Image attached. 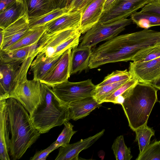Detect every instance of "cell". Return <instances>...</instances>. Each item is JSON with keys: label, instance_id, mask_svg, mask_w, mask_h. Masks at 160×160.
I'll return each instance as SVG.
<instances>
[{"label": "cell", "instance_id": "obj_2", "mask_svg": "<svg viewBox=\"0 0 160 160\" xmlns=\"http://www.w3.org/2000/svg\"><path fill=\"white\" fill-rule=\"evenodd\" d=\"M157 89L152 84L138 82L116 101L122 106L129 126L133 131L147 125L152 108L158 101Z\"/></svg>", "mask_w": 160, "mask_h": 160}, {"label": "cell", "instance_id": "obj_38", "mask_svg": "<svg viewBox=\"0 0 160 160\" xmlns=\"http://www.w3.org/2000/svg\"><path fill=\"white\" fill-rule=\"evenodd\" d=\"M84 0H74L68 9V12L78 10V9Z\"/></svg>", "mask_w": 160, "mask_h": 160}, {"label": "cell", "instance_id": "obj_27", "mask_svg": "<svg viewBox=\"0 0 160 160\" xmlns=\"http://www.w3.org/2000/svg\"><path fill=\"white\" fill-rule=\"evenodd\" d=\"M112 149L117 160H130L132 157L131 149L125 144L123 136L118 137L112 145Z\"/></svg>", "mask_w": 160, "mask_h": 160}, {"label": "cell", "instance_id": "obj_42", "mask_svg": "<svg viewBox=\"0 0 160 160\" xmlns=\"http://www.w3.org/2000/svg\"><path fill=\"white\" fill-rule=\"evenodd\" d=\"M0 46L1 45L3 42L4 38V35L3 32V29L0 28Z\"/></svg>", "mask_w": 160, "mask_h": 160}, {"label": "cell", "instance_id": "obj_1", "mask_svg": "<svg viewBox=\"0 0 160 160\" xmlns=\"http://www.w3.org/2000/svg\"><path fill=\"white\" fill-rule=\"evenodd\" d=\"M11 138L9 155L13 160L21 158L41 134L33 125L28 111L15 99H7Z\"/></svg>", "mask_w": 160, "mask_h": 160}, {"label": "cell", "instance_id": "obj_9", "mask_svg": "<svg viewBox=\"0 0 160 160\" xmlns=\"http://www.w3.org/2000/svg\"><path fill=\"white\" fill-rule=\"evenodd\" d=\"M72 49H69L62 54L50 71L40 82L52 87L68 80L71 75L70 64Z\"/></svg>", "mask_w": 160, "mask_h": 160}, {"label": "cell", "instance_id": "obj_14", "mask_svg": "<svg viewBox=\"0 0 160 160\" xmlns=\"http://www.w3.org/2000/svg\"><path fill=\"white\" fill-rule=\"evenodd\" d=\"M106 0H93L82 12L81 25L78 31L85 33L99 22L103 12Z\"/></svg>", "mask_w": 160, "mask_h": 160}, {"label": "cell", "instance_id": "obj_22", "mask_svg": "<svg viewBox=\"0 0 160 160\" xmlns=\"http://www.w3.org/2000/svg\"><path fill=\"white\" fill-rule=\"evenodd\" d=\"M24 4L16 2L0 12V28L4 29L24 14Z\"/></svg>", "mask_w": 160, "mask_h": 160}, {"label": "cell", "instance_id": "obj_45", "mask_svg": "<svg viewBox=\"0 0 160 160\" xmlns=\"http://www.w3.org/2000/svg\"><path fill=\"white\" fill-rule=\"evenodd\" d=\"M158 45H160V43H159Z\"/></svg>", "mask_w": 160, "mask_h": 160}, {"label": "cell", "instance_id": "obj_41", "mask_svg": "<svg viewBox=\"0 0 160 160\" xmlns=\"http://www.w3.org/2000/svg\"><path fill=\"white\" fill-rule=\"evenodd\" d=\"M151 84L157 89L160 90V78Z\"/></svg>", "mask_w": 160, "mask_h": 160}, {"label": "cell", "instance_id": "obj_26", "mask_svg": "<svg viewBox=\"0 0 160 160\" xmlns=\"http://www.w3.org/2000/svg\"><path fill=\"white\" fill-rule=\"evenodd\" d=\"M135 141L138 143L139 153L141 154L150 144L151 138L154 135L155 131L147 125L142 126L136 130Z\"/></svg>", "mask_w": 160, "mask_h": 160}, {"label": "cell", "instance_id": "obj_25", "mask_svg": "<svg viewBox=\"0 0 160 160\" xmlns=\"http://www.w3.org/2000/svg\"><path fill=\"white\" fill-rule=\"evenodd\" d=\"M68 12L66 8H57L42 15L29 18V28L32 29L43 26Z\"/></svg>", "mask_w": 160, "mask_h": 160}, {"label": "cell", "instance_id": "obj_3", "mask_svg": "<svg viewBox=\"0 0 160 160\" xmlns=\"http://www.w3.org/2000/svg\"><path fill=\"white\" fill-rule=\"evenodd\" d=\"M40 82L41 103L29 116L34 127L43 134L55 127L61 126L70 119L69 104L60 99L51 86Z\"/></svg>", "mask_w": 160, "mask_h": 160}, {"label": "cell", "instance_id": "obj_4", "mask_svg": "<svg viewBox=\"0 0 160 160\" xmlns=\"http://www.w3.org/2000/svg\"><path fill=\"white\" fill-rule=\"evenodd\" d=\"M132 22L131 18H127L106 24H97L85 33L78 47H92L102 41L111 39Z\"/></svg>", "mask_w": 160, "mask_h": 160}, {"label": "cell", "instance_id": "obj_18", "mask_svg": "<svg viewBox=\"0 0 160 160\" xmlns=\"http://www.w3.org/2000/svg\"><path fill=\"white\" fill-rule=\"evenodd\" d=\"M69 105V117L74 121L85 118L96 108L102 106L92 97L76 101Z\"/></svg>", "mask_w": 160, "mask_h": 160}, {"label": "cell", "instance_id": "obj_17", "mask_svg": "<svg viewBox=\"0 0 160 160\" xmlns=\"http://www.w3.org/2000/svg\"><path fill=\"white\" fill-rule=\"evenodd\" d=\"M62 54L48 57L43 53H38L30 66V71L33 74V79L40 81L43 80Z\"/></svg>", "mask_w": 160, "mask_h": 160}, {"label": "cell", "instance_id": "obj_15", "mask_svg": "<svg viewBox=\"0 0 160 160\" xmlns=\"http://www.w3.org/2000/svg\"><path fill=\"white\" fill-rule=\"evenodd\" d=\"M22 63L0 62V100L9 98V94L14 89V82L17 72Z\"/></svg>", "mask_w": 160, "mask_h": 160}, {"label": "cell", "instance_id": "obj_44", "mask_svg": "<svg viewBox=\"0 0 160 160\" xmlns=\"http://www.w3.org/2000/svg\"><path fill=\"white\" fill-rule=\"evenodd\" d=\"M158 101V102H159V104H160V100H159V101Z\"/></svg>", "mask_w": 160, "mask_h": 160}, {"label": "cell", "instance_id": "obj_10", "mask_svg": "<svg viewBox=\"0 0 160 160\" xmlns=\"http://www.w3.org/2000/svg\"><path fill=\"white\" fill-rule=\"evenodd\" d=\"M29 18L26 12L17 21L3 29L4 35L0 50H6L13 45L30 29Z\"/></svg>", "mask_w": 160, "mask_h": 160}, {"label": "cell", "instance_id": "obj_37", "mask_svg": "<svg viewBox=\"0 0 160 160\" xmlns=\"http://www.w3.org/2000/svg\"><path fill=\"white\" fill-rule=\"evenodd\" d=\"M17 2V0H0V12Z\"/></svg>", "mask_w": 160, "mask_h": 160}, {"label": "cell", "instance_id": "obj_20", "mask_svg": "<svg viewBox=\"0 0 160 160\" xmlns=\"http://www.w3.org/2000/svg\"><path fill=\"white\" fill-rule=\"evenodd\" d=\"M38 43L11 51L0 50V61L6 63H22L30 55L36 51Z\"/></svg>", "mask_w": 160, "mask_h": 160}, {"label": "cell", "instance_id": "obj_39", "mask_svg": "<svg viewBox=\"0 0 160 160\" xmlns=\"http://www.w3.org/2000/svg\"><path fill=\"white\" fill-rule=\"evenodd\" d=\"M117 0H106L104 5L103 12H106L109 10Z\"/></svg>", "mask_w": 160, "mask_h": 160}, {"label": "cell", "instance_id": "obj_46", "mask_svg": "<svg viewBox=\"0 0 160 160\" xmlns=\"http://www.w3.org/2000/svg\"></svg>", "mask_w": 160, "mask_h": 160}, {"label": "cell", "instance_id": "obj_19", "mask_svg": "<svg viewBox=\"0 0 160 160\" xmlns=\"http://www.w3.org/2000/svg\"><path fill=\"white\" fill-rule=\"evenodd\" d=\"M91 48L90 47H76L72 49L70 60V75L81 72L88 67L92 52Z\"/></svg>", "mask_w": 160, "mask_h": 160}, {"label": "cell", "instance_id": "obj_12", "mask_svg": "<svg viewBox=\"0 0 160 160\" xmlns=\"http://www.w3.org/2000/svg\"><path fill=\"white\" fill-rule=\"evenodd\" d=\"M103 129L95 135L65 147H60L59 152L55 160H78L80 152L94 144L104 134Z\"/></svg>", "mask_w": 160, "mask_h": 160}, {"label": "cell", "instance_id": "obj_33", "mask_svg": "<svg viewBox=\"0 0 160 160\" xmlns=\"http://www.w3.org/2000/svg\"><path fill=\"white\" fill-rule=\"evenodd\" d=\"M64 127L55 142V145L58 148L65 147L69 144L72 136L77 132L73 130V126L68 122L63 124Z\"/></svg>", "mask_w": 160, "mask_h": 160}, {"label": "cell", "instance_id": "obj_35", "mask_svg": "<svg viewBox=\"0 0 160 160\" xmlns=\"http://www.w3.org/2000/svg\"><path fill=\"white\" fill-rule=\"evenodd\" d=\"M140 11L160 15V0H153L144 6Z\"/></svg>", "mask_w": 160, "mask_h": 160}, {"label": "cell", "instance_id": "obj_11", "mask_svg": "<svg viewBox=\"0 0 160 160\" xmlns=\"http://www.w3.org/2000/svg\"><path fill=\"white\" fill-rule=\"evenodd\" d=\"M80 32L78 29H70L47 34L45 31L40 39L37 51L52 57L54 49L69 38Z\"/></svg>", "mask_w": 160, "mask_h": 160}, {"label": "cell", "instance_id": "obj_30", "mask_svg": "<svg viewBox=\"0 0 160 160\" xmlns=\"http://www.w3.org/2000/svg\"><path fill=\"white\" fill-rule=\"evenodd\" d=\"M136 160H160V140L150 144Z\"/></svg>", "mask_w": 160, "mask_h": 160}, {"label": "cell", "instance_id": "obj_6", "mask_svg": "<svg viewBox=\"0 0 160 160\" xmlns=\"http://www.w3.org/2000/svg\"><path fill=\"white\" fill-rule=\"evenodd\" d=\"M96 86L92 80L78 82L67 80L52 87L56 95L65 103H70L85 98L93 97Z\"/></svg>", "mask_w": 160, "mask_h": 160}, {"label": "cell", "instance_id": "obj_24", "mask_svg": "<svg viewBox=\"0 0 160 160\" xmlns=\"http://www.w3.org/2000/svg\"><path fill=\"white\" fill-rule=\"evenodd\" d=\"M132 22L138 27L145 29L155 26H160V15L136 12L130 16Z\"/></svg>", "mask_w": 160, "mask_h": 160}, {"label": "cell", "instance_id": "obj_34", "mask_svg": "<svg viewBox=\"0 0 160 160\" xmlns=\"http://www.w3.org/2000/svg\"><path fill=\"white\" fill-rule=\"evenodd\" d=\"M58 148L55 145V142L46 149L37 152L31 157V160H45L49 154Z\"/></svg>", "mask_w": 160, "mask_h": 160}, {"label": "cell", "instance_id": "obj_43", "mask_svg": "<svg viewBox=\"0 0 160 160\" xmlns=\"http://www.w3.org/2000/svg\"><path fill=\"white\" fill-rule=\"evenodd\" d=\"M22 0H17V2L18 3H20L22 1Z\"/></svg>", "mask_w": 160, "mask_h": 160}, {"label": "cell", "instance_id": "obj_36", "mask_svg": "<svg viewBox=\"0 0 160 160\" xmlns=\"http://www.w3.org/2000/svg\"><path fill=\"white\" fill-rule=\"evenodd\" d=\"M55 8H66L68 10L74 0H51Z\"/></svg>", "mask_w": 160, "mask_h": 160}, {"label": "cell", "instance_id": "obj_28", "mask_svg": "<svg viewBox=\"0 0 160 160\" xmlns=\"http://www.w3.org/2000/svg\"><path fill=\"white\" fill-rule=\"evenodd\" d=\"M160 57V45L148 47L138 52L133 58V62H142L151 61Z\"/></svg>", "mask_w": 160, "mask_h": 160}, {"label": "cell", "instance_id": "obj_32", "mask_svg": "<svg viewBox=\"0 0 160 160\" xmlns=\"http://www.w3.org/2000/svg\"><path fill=\"white\" fill-rule=\"evenodd\" d=\"M138 82L135 78L132 77L123 83L111 94L107 97L103 101L105 102H111L115 104L118 99L126 91Z\"/></svg>", "mask_w": 160, "mask_h": 160}, {"label": "cell", "instance_id": "obj_40", "mask_svg": "<svg viewBox=\"0 0 160 160\" xmlns=\"http://www.w3.org/2000/svg\"><path fill=\"white\" fill-rule=\"evenodd\" d=\"M93 0H84L82 4L79 7L78 10L82 12L88 5Z\"/></svg>", "mask_w": 160, "mask_h": 160}, {"label": "cell", "instance_id": "obj_21", "mask_svg": "<svg viewBox=\"0 0 160 160\" xmlns=\"http://www.w3.org/2000/svg\"><path fill=\"white\" fill-rule=\"evenodd\" d=\"M29 18L40 16L55 8L51 0H22Z\"/></svg>", "mask_w": 160, "mask_h": 160}, {"label": "cell", "instance_id": "obj_16", "mask_svg": "<svg viewBox=\"0 0 160 160\" xmlns=\"http://www.w3.org/2000/svg\"><path fill=\"white\" fill-rule=\"evenodd\" d=\"M0 159L10 160V130L7 110V100H0Z\"/></svg>", "mask_w": 160, "mask_h": 160}, {"label": "cell", "instance_id": "obj_31", "mask_svg": "<svg viewBox=\"0 0 160 160\" xmlns=\"http://www.w3.org/2000/svg\"><path fill=\"white\" fill-rule=\"evenodd\" d=\"M132 78V74L127 69L124 70H116L108 75L102 82L97 86H102L125 80H129Z\"/></svg>", "mask_w": 160, "mask_h": 160}, {"label": "cell", "instance_id": "obj_5", "mask_svg": "<svg viewBox=\"0 0 160 160\" xmlns=\"http://www.w3.org/2000/svg\"><path fill=\"white\" fill-rule=\"evenodd\" d=\"M9 98L15 99L31 114L41 103L40 82L33 79H27L18 83L9 94Z\"/></svg>", "mask_w": 160, "mask_h": 160}, {"label": "cell", "instance_id": "obj_7", "mask_svg": "<svg viewBox=\"0 0 160 160\" xmlns=\"http://www.w3.org/2000/svg\"><path fill=\"white\" fill-rule=\"evenodd\" d=\"M153 0H117L109 10L102 13L97 24H106L127 18Z\"/></svg>", "mask_w": 160, "mask_h": 160}, {"label": "cell", "instance_id": "obj_13", "mask_svg": "<svg viewBox=\"0 0 160 160\" xmlns=\"http://www.w3.org/2000/svg\"><path fill=\"white\" fill-rule=\"evenodd\" d=\"M82 12L79 10L68 12L45 25L47 34L70 29H78L81 25Z\"/></svg>", "mask_w": 160, "mask_h": 160}, {"label": "cell", "instance_id": "obj_29", "mask_svg": "<svg viewBox=\"0 0 160 160\" xmlns=\"http://www.w3.org/2000/svg\"><path fill=\"white\" fill-rule=\"evenodd\" d=\"M128 80H125L102 86H98L96 85L93 97L99 103L102 104L103 100L107 97Z\"/></svg>", "mask_w": 160, "mask_h": 160}, {"label": "cell", "instance_id": "obj_23", "mask_svg": "<svg viewBox=\"0 0 160 160\" xmlns=\"http://www.w3.org/2000/svg\"><path fill=\"white\" fill-rule=\"evenodd\" d=\"M45 30V25L30 29L21 39L6 50H12L38 43Z\"/></svg>", "mask_w": 160, "mask_h": 160}, {"label": "cell", "instance_id": "obj_8", "mask_svg": "<svg viewBox=\"0 0 160 160\" xmlns=\"http://www.w3.org/2000/svg\"><path fill=\"white\" fill-rule=\"evenodd\" d=\"M129 71L138 82L151 84L160 78V57L145 62H131Z\"/></svg>", "mask_w": 160, "mask_h": 160}]
</instances>
